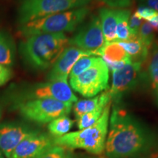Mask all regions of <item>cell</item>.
Here are the masks:
<instances>
[{
	"label": "cell",
	"mask_w": 158,
	"mask_h": 158,
	"mask_svg": "<svg viewBox=\"0 0 158 158\" xmlns=\"http://www.w3.org/2000/svg\"><path fill=\"white\" fill-rule=\"evenodd\" d=\"M155 141L154 134L141 122L125 110L114 108L105 147L108 158L141 157L149 152Z\"/></svg>",
	"instance_id": "6da1fadb"
},
{
	"label": "cell",
	"mask_w": 158,
	"mask_h": 158,
	"mask_svg": "<svg viewBox=\"0 0 158 158\" xmlns=\"http://www.w3.org/2000/svg\"><path fill=\"white\" fill-rule=\"evenodd\" d=\"M68 43L64 33L35 35L25 37L20 43L19 51L29 67L36 70H45L54 65Z\"/></svg>",
	"instance_id": "7a4b0ae2"
},
{
	"label": "cell",
	"mask_w": 158,
	"mask_h": 158,
	"mask_svg": "<svg viewBox=\"0 0 158 158\" xmlns=\"http://www.w3.org/2000/svg\"><path fill=\"white\" fill-rule=\"evenodd\" d=\"M110 102L101 116L90 127L65 134L53 139L54 145L70 149H81L93 155H100L105 150L110 117Z\"/></svg>",
	"instance_id": "3957f363"
},
{
	"label": "cell",
	"mask_w": 158,
	"mask_h": 158,
	"mask_svg": "<svg viewBox=\"0 0 158 158\" xmlns=\"http://www.w3.org/2000/svg\"><path fill=\"white\" fill-rule=\"evenodd\" d=\"M89 13V8L86 6L47 15L20 26V33L27 37L38 34L71 32L84 22Z\"/></svg>",
	"instance_id": "277c9868"
},
{
	"label": "cell",
	"mask_w": 158,
	"mask_h": 158,
	"mask_svg": "<svg viewBox=\"0 0 158 158\" xmlns=\"http://www.w3.org/2000/svg\"><path fill=\"white\" fill-rule=\"evenodd\" d=\"M92 0H21L18 21L20 26L47 15L86 7Z\"/></svg>",
	"instance_id": "5b68a950"
},
{
	"label": "cell",
	"mask_w": 158,
	"mask_h": 158,
	"mask_svg": "<svg viewBox=\"0 0 158 158\" xmlns=\"http://www.w3.org/2000/svg\"><path fill=\"white\" fill-rule=\"evenodd\" d=\"M20 114L26 119L38 124L49 123L70 113L73 104L64 103L52 99H37L17 104Z\"/></svg>",
	"instance_id": "8992f818"
},
{
	"label": "cell",
	"mask_w": 158,
	"mask_h": 158,
	"mask_svg": "<svg viewBox=\"0 0 158 158\" xmlns=\"http://www.w3.org/2000/svg\"><path fill=\"white\" fill-rule=\"evenodd\" d=\"M18 103L37 99H52L64 103L73 104L78 101L68 82L46 81L23 86L16 95Z\"/></svg>",
	"instance_id": "52a82bcc"
},
{
	"label": "cell",
	"mask_w": 158,
	"mask_h": 158,
	"mask_svg": "<svg viewBox=\"0 0 158 158\" xmlns=\"http://www.w3.org/2000/svg\"><path fill=\"white\" fill-rule=\"evenodd\" d=\"M109 70L100 57V60L82 74L70 78L73 89L84 98L95 97L108 87Z\"/></svg>",
	"instance_id": "ba28073f"
},
{
	"label": "cell",
	"mask_w": 158,
	"mask_h": 158,
	"mask_svg": "<svg viewBox=\"0 0 158 158\" xmlns=\"http://www.w3.org/2000/svg\"><path fill=\"white\" fill-rule=\"evenodd\" d=\"M106 44L101 23L99 16L94 15L78 29L76 35L69 39V45L76 46L91 53L93 56Z\"/></svg>",
	"instance_id": "9c48e42d"
},
{
	"label": "cell",
	"mask_w": 158,
	"mask_h": 158,
	"mask_svg": "<svg viewBox=\"0 0 158 158\" xmlns=\"http://www.w3.org/2000/svg\"><path fill=\"white\" fill-rule=\"evenodd\" d=\"M141 63L130 62L119 70L112 72L110 98L118 102L127 92L135 89L141 77Z\"/></svg>",
	"instance_id": "30bf717a"
},
{
	"label": "cell",
	"mask_w": 158,
	"mask_h": 158,
	"mask_svg": "<svg viewBox=\"0 0 158 158\" xmlns=\"http://www.w3.org/2000/svg\"><path fill=\"white\" fill-rule=\"evenodd\" d=\"M90 56L93 55L76 46L69 45L51 67L47 79L48 81L68 82L70 71L77 61L83 56Z\"/></svg>",
	"instance_id": "8fae6325"
},
{
	"label": "cell",
	"mask_w": 158,
	"mask_h": 158,
	"mask_svg": "<svg viewBox=\"0 0 158 158\" xmlns=\"http://www.w3.org/2000/svg\"><path fill=\"white\" fill-rule=\"evenodd\" d=\"M37 132L24 124L3 123L0 124V150L7 158H11L12 154L19 144L28 136Z\"/></svg>",
	"instance_id": "7c38bea8"
},
{
	"label": "cell",
	"mask_w": 158,
	"mask_h": 158,
	"mask_svg": "<svg viewBox=\"0 0 158 158\" xmlns=\"http://www.w3.org/2000/svg\"><path fill=\"white\" fill-rule=\"evenodd\" d=\"M54 145V141L48 135L37 131L19 144L12 154L11 158H36Z\"/></svg>",
	"instance_id": "4fadbf2b"
},
{
	"label": "cell",
	"mask_w": 158,
	"mask_h": 158,
	"mask_svg": "<svg viewBox=\"0 0 158 158\" xmlns=\"http://www.w3.org/2000/svg\"><path fill=\"white\" fill-rule=\"evenodd\" d=\"M97 56H101V59L107 65L108 70L111 72L119 70L124 65L131 62L129 56L118 42L106 43L98 51Z\"/></svg>",
	"instance_id": "5bb4252c"
},
{
	"label": "cell",
	"mask_w": 158,
	"mask_h": 158,
	"mask_svg": "<svg viewBox=\"0 0 158 158\" xmlns=\"http://www.w3.org/2000/svg\"><path fill=\"white\" fill-rule=\"evenodd\" d=\"M118 9L101 7L99 10V18L106 43L116 42V29L117 24Z\"/></svg>",
	"instance_id": "9a60e30c"
},
{
	"label": "cell",
	"mask_w": 158,
	"mask_h": 158,
	"mask_svg": "<svg viewBox=\"0 0 158 158\" xmlns=\"http://www.w3.org/2000/svg\"><path fill=\"white\" fill-rule=\"evenodd\" d=\"M110 101H111V98H110L108 91H106V92L95 96L94 98L78 100L76 102H75L73 106L75 116L78 119L82 115L92 111V110L95 109L100 105H107Z\"/></svg>",
	"instance_id": "2e32d148"
},
{
	"label": "cell",
	"mask_w": 158,
	"mask_h": 158,
	"mask_svg": "<svg viewBox=\"0 0 158 158\" xmlns=\"http://www.w3.org/2000/svg\"><path fill=\"white\" fill-rule=\"evenodd\" d=\"M125 51L132 62L143 63L149 55V49L143 44L138 37L132 38L127 41L118 42Z\"/></svg>",
	"instance_id": "e0dca14e"
},
{
	"label": "cell",
	"mask_w": 158,
	"mask_h": 158,
	"mask_svg": "<svg viewBox=\"0 0 158 158\" xmlns=\"http://www.w3.org/2000/svg\"><path fill=\"white\" fill-rule=\"evenodd\" d=\"M15 45L12 37L4 31H0V64L10 67L15 63Z\"/></svg>",
	"instance_id": "ac0fdd59"
},
{
	"label": "cell",
	"mask_w": 158,
	"mask_h": 158,
	"mask_svg": "<svg viewBox=\"0 0 158 158\" xmlns=\"http://www.w3.org/2000/svg\"><path fill=\"white\" fill-rule=\"evenodd\" d=\"M130 10L128 9H118L117 24H116V42H122L132 39L129 29Z\"/></svg>",
	"instance_id": "d6986e66"
},
{
	"label": "cell",
	"mask_w": 158,
	"mask_h": 158,
	"mask_svg": "<svg viewBox=\"0 0 158 158\" xmlns=\"http://www.w3.org/2000/svg\"><path fill=\"white\" fill-rule=\"evenodd\" d=\"M73 125V121L68 116H62L49 122L48 129L51 135L55 138L61 137L68 133Z\"/></svg>",
	"instance_id": "ffe728a7"
},
{
	"label": "cell",
	"mask_w": 158,
	"mask_h": 158,
	"mask_svg": "<svg viewBox=\"0 0 158 158\" xmlns=\"http://www.w3.org/2000/svg\"><path fill=\"white\" fill-rule=\"evenodd\" d=\"M107 105H100L98 108H96L95 109L84 114L80 118H78L77 120H78V127L79 130L85 129V128L90 127L92 124L95 123L99 118H100L105 108L107 106Z\"/></svg>",
	"instance_id": "44dd1931"
},
{
	"label": "cell",
	"mask_w": 158,
	"mask_h": 158,
	"mask_svg": "<svg viewBox=\"0 0 158 158\" xmlns=\"http://www.w3.org/2000/svg\"><path fill=\"white\" fill-rule=\"evenodd\" d=\"M100 57H96L94 56L81 57L77 61L74 66L73 67L70 75H69V78H74V77L82 74L83 73H84L85 71L89 70L93 65L95 64L100 60Z\"/></svg>",
	"instance_id": "7402d4cb"
},
{
	"label": "cell",
	"mask_w": 158,
	"mask_h": 158,
	"mask_svg": "<svg viewBox=\"0 0 158 158\" xmlns=\"http://www.w3.org/2000/svg\"><path fill=\"white\" fill-rule=\"evenodd\" d=\"M147 74L153 92L158 89V47L154 49L150 56Z\"/></svg>",
	"instance_id": "603a6c76"
},
{
	"label": "cell",
	"mask_w": 158,
	"mask_h": 158,
	"mask_svg": "<svg viewBox=\"0 0 158 158\" xmlns=\"http://www.w3.org/2000/svg\"><path fill=\"white\" fill-rule=\"evenodd\" d=\"M138 37L150 50V48L154 44V40H155V29L150 25L149 23L146 21H143L139 31H138Z\"/></svg>",
	"instance_id": "cb8c5ba5"
},
{
	"label": "cell",
	"mask_w": 158,
	"mask_h": 158,
	"mask_svg": "<svg viewBox=\"0 0 158 158\" xmlns=\"http://www.w3.org/2000/svg\"><path fill=\"white\" fill-rule=\"evenodd\" d=\"M36 158H72L67 152L65 148L54 145L40 154Z\"/></svg>",
	"instance_id": "d4e9b609"
},
{
	"label": "cell",
	"mask_w": 158,
	"mask_h": 158,
	"mask_svg": "<svg viewBox=\"0 0 158 158\" xmlns=\"http://www.w3.org/2000/svg\"><path fill=\"white\" fill-rule=\"evenodd\" d=\"M142 23H143L142 19L138 18L135 13L130 16L129 20V29L132 38H135V37H138V31L141 28Z\"/></svg>",
	"instance_id": "484cf974"
},
{
	"label": "cell",
	"mask_w": 158,
	"mask_h": 158,
	"mask_svg": "<svg viewBox=\"0 0 158 158\" xmlns=\"http://www.w3.org/2000/svg\"><path fill=\"white\" fill-rule=\"evenodd\" d=\"M157 13H157V12L151 9L150 7H147V6L141 5L137 9L135 14L141 19L147 21L149 19H151L152 18H153L155 15H157Z\"/></svg>",
	"instance_id": "4316f807"
},
{
	"label": "cell",
	"mask_w": 158,
	"mask_h": 158,
	"mask_svg": "<svg viewBox=\"0 0 158 158\" xmlns=\"http://www.w3.org/2000/svg\"><path fill=\"white\" fill-rule=\"evenodd\" d=\"M101 2L106 4L110 8L124 9L129 7L133 3V0H99Z\"/></svg>",
	"instance_id": "83f0119b"
},
{
	"label": "cell",
	"mask_w": 158,
	"mask_h": 158,
	"mask_svg": "<svg viewBox=\"0 0 158 158\" xmlns=\"http://www.w3.org/2000/svg\"><path fill=\"white\" fill-rule=\"evenodd\" d=\"M13 76V71L10 68L0 64V86L8 82Z\"/></svg>",
	"instance_id": "f1b7e54d"
},
{
	"label": "cell",
	"mask_w": 158,
	"mask_h": 158,
	"mask_svg": "<svg viewBox=\"0 0 158 158\" xmlns=\"http://www.w3.org/2000/svg\"><path fill=\"white\" fill-rule=\"evenodd\" d=\"M143 5L158 13V0H147Z\"/></svg>",
	"instance_id": "f546056e"
},
{
	"label": "cell",
	"mask_w": 158,
	"mask_h": 158,
	"mask_svg": "<svg viewBox=\"0 0 158 158\" xmlns=\"http://www.w3.org/2000/svg\"><path fill=\"white\" fill-rule=\"evenodd\" d=\"M147 22L150 23V25L153 27L154 29L158 31V13L151 19H149V21H147Z\"/></svg>",
	"instance_id": "4dcf8cb0"
},
{
	"label": "cell",
	"mask_w": 158,
	"mask_h": 158,
	"mask_svg": "<svg viewBox=\"0 0 158 158\" xmlns=\"http://www.w3.org/2000/svg\"><path fill=\"white\" fill-rule=\"evenodd\" d=\"M154 94H155L156 103H157V106H158V89H156L155 92H154Z\"/></svg>",
	"instance_id": "1f68e13d"
},
{
	"label": "cell",
	"mask_w": 158,
	"mask_h": 158,
	"mask_svg": "<svg viewBox=\"0 0 158 158\" xmlns=\"http://www.w3.org/2000/svg\"><path fill=\"white\" fill-rule=\"evenodd\" d=\"M137 1L138 2H140V3H142V4H143L144 2H145L146 1H147V0H137Z\"/></svg>",
	"instance_id": "d6a6232c"
},
{
	"label": "cell",
	"mask_w": 158,
	"mask_h": 158,
	"mask_svg": "<svg viewBox=\"0 0 158 158\" xmlns=\"http://www.w3.org/2000/svg\"><path fill=\"white\" fill-rule=\"evenodd\" d=\"M0 158H4L3 156H2V154L1 152H0Z\"/></svg>",
	"instance_id": "836d02e7"
},
{
	"label": "cell",
	"mask_w": 158,
	"mask_h": 158,
	"mask_svg": "<svg viewBox=\"0 0 158 158\" xmlns=\"http://www.w3.org/2000/svg\"><path fill=\"white\" fill-rule=\"evenodd\" d=\"M1 116H2V110L1 108H0V118H1Z\"/></svg>",
	"instance_id": "e575fe53"
},
{
	"label": "cell",
	"mask_w": 158,
	"mask_h": 158,
	"mask_svg": "<svg viewBox=\"0 0 158 158\" xmlns=\"http://www.w3.org/2000/svg\"><path fill=\"white\" fill-rule=\"evenodd\" d=\"M157 158H158V157H157Z\"/></svg>",
	"instance_id": "d590c367"
}]
</instances>
